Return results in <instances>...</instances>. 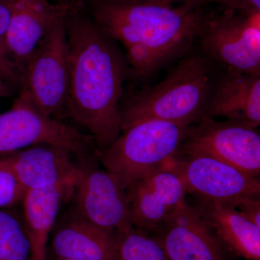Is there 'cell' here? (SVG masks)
I'll list each match as a JSON object with an SVG mask.
<instances>
[{
	"mask_svg": "<svg viewBox=\"0 0 260 260\" xmlns=\"http://www.w3.org/2000/svg\"><path fill=\"white\" fill-rule=\"evenodd\" d=\"M81 7L70 6L64 16L70 70L65 116L88 132L101 153L121 134L120 104L131 70L117 42Z\"/></svg>",
	"mask_w": 260,
	"mask_h": 260,
	"instance_id": "cell-1",
	"label": "cell"
},
{
	"mask_svg": "<svg viewBox=\"0 0 260 260\" xmlns=\"http://www.w3.org/2000/svg\"><path fill=\"white\" fill-rule=\"evenodd\" d=\"M92 19L123 45L149 48L165 64L192 49L211 12L190 3L174 7L153 0H93Z\"/></svg>",
	"mask_w": 260,
	"mask_h": 260,
	"instance_id": "cell-2",
	"label": "cell"
},
{
	"mask_svg": "<svg viewBox=\"0 0 260 260\" xmlns=\"http://www.w3.org/2000/svg\"><path fill=\"white\" fill-rule=\"evenodd\" d=\"M219 70L192 48L158 83L136 88L127 82L120 104L121 132L149 120L194 125L203 119Z\"/></svg>",
	"mask_w": 260,
	"mask_h": 260,
	"instance_id": "cell-3",
	"label": "cell"
},
{
	"mask_svg": "<svg viewBox=\"0 0 260 260\" xmlns=\"http://www.w3.org/2000/svg\"><path fill=\"white\" fill-rule=\"evenodd\" d=\"M189 127L167 121H142L122 130L101 152L99 161L126 188L167 166L177 155Z\"/></svg>",
	"mask_w": 260,
	"mask_h": 260,
	"instance_id": "cell-4",
	"label": "cell"
},
{
	"mask_svg": "<svg viewBox=\"0 0 260 260\" xmlns=\"http://www.w3.org/2000/svg\"><path fill=\"white\" fill-rule=\"evenodd\" d=\"M64 16L51 25L29 56L20 93L43 114L59 121L65 116L70 82Z\"/></svg>",
	"mask_w": 260,
	"mask_h": 260,
	"instance_id": "cell-5",
	"label": "cell"
},
{
	"mask_svg": "<svg viewBox=\"0 0 260 260\" xmlns=\"http://www.w3.org/2000/svg\"><path fill=\"white\" fill-rule=\"evenodd\" d=\"M198 40L219 69L260 75V10L210 13Z\"/></svg>",
	"mask_w": 260,
	"mask_h": 260,
	"instance_id": "cell-6",
	"label": "cell"
},
{
	"mask_svg": "<svg viewBox=\"0 0 260 260\" xmlns=\"http://www.w3.org/2000/svg\"><path fill=\"white\" fill-rule=\"evenodd\" d=\"M39 144L69 147L85 157L99 152L90 135L44 115L20 94L11 109L0 114V157Z\"/></svg>",
	"mask_w": 260,
	"mask_h": 260,
	"instance_id": "cell-7",
	"label": "cell"
},
{
	"mask_svg": "<svg viewBox=\"0 0 260 260\" xmlns=\"http://www.w3.org/2000/svg\"><path fill=\"white\" fill-rule=\"evenodd\" d=\"M177 154L207 155L259 177V133L242 123L203 118L189 126Z\"/></svg>",
	"mask_w": 260,
	"mask_h": 260,
	"instance_id": "cell-8",
	"label": "cell"
},
{
	"mask_svg": "<svg viewBox=\"0 0 260 260\" xmlns=\"http://www.w3.org/2000/svg\"><path fill=\"white\" fill-rule=\"evenodd\" d=\"M88 162L80 172L72 199L75 211L98 226L121 232L134 226L127 189L119 178Z\"/></svg>",
	"mask_w": 260,
	"mask_h": 260,
	"instance_id": "cell-9",
	"label": "cell"
},
{
	"mask_svg": "<svg viewBox=\"0 0 260 260\" xmlns=\"http://www.w3.org/2000/svg\"><path fill=\"white\" fill-rule=\"evenodd\" d=\"M168 165L180 176L187 193L197 198L232 205L240 198L260 196L259 177L247 175L212 157L177 154Z\"/></svg>",
	"mask_w": 260,
	"mask_h": 260,
	"instance_id": "cell-10",
	"label": "cell"
},
{
	"mask_svg": "<svg viewBox=\"0 0 260 260\" xmlns=\"http://www.w3.org/2000/svg\"><path fill=\"white\" fill-rule=\"evenodd\" d=\"M154 232L169 260H227L224 246L186 200Z\"/></svg>",
	"mask_w": 260,
	"mask_h": 260,
	"instance_id": "cell-11",
	"label": "cell"
},
{
	"mask_svg": "<svg viewBox=\"0 0 260 260\" xmlns=\"http://www.w3.org/2000/svg\"><path fill=\"white\" fill-rule=\"evenodd\" d=\"M127 193L133 225L154 232L186 200L187 189L179 174L167 164L141 178Z\"/></svg>",
	"mask_w": 260,
	"mask_h": 260,
	"instance_id": "cell-12",
	"label": "cell"
},
{
	"mask_svg": "<svg viewBox=\"0 0 260 260\" xmlns=\"http://www.w3.org/2000/svg\"><path fill=\"white\" fill-rule=\"evenodd\" d=\"M7 155L25 191L49 187L76 179L90 162L83 165L77 162L76 158H99L83 156L69 147L52 144L32 145Z\"/></svg>",
	"mask_w": 260,
	"mask_h": 260,
	"instance_id": "cell-13",
	"label": "cell"
},
{
	"mask_svg": "<svg viewBox=\"0 0 260 260\" xmlns=\"http://www.w3.org/2000/svg\"><path fill=\"white\" fill-rule=\"evenodd\" d=\"M203 118L260 124V75L220 70L210 90Z\"/></svg>",
	"mask_w": 260,
	"mask_h": 260,
	"instance_id": "cell-14",
	"label": "cell"
},
{
	"mask_svg": "<svg viewBox=\"0 0 260 260\" xmlns=\"http://www.w3.org/2000/svg\"><path fill=\"white\" fill-rule=\"evenodd\" d=\"M12 16L5 44L11 59L23 73L24 66L46 32L64 16L70 5L47 0H10Z\"/></svg>",
	"mask_w": 260,
	"mask_h": 260,
	"instance_id": "cell-15",
	"label": "cell"
},
{
	"mask_svg": "<svg viewBox=\"0 0 260 260\" xmlns=\"http://www.w3.org/2000/svg\"><path fill=\"white\" fill-rule=\"evenodd\" d=\"M53 229L51 249L56 258L114 260L117 233L92 223L74 213Z\"/></svg>",
	"mask_w": 260,
	"mask_h": 260,
	"instance_id": "cell-16",
	"label": "cell"
},
{
	"mask_svg": "<svg viewBox=\"0 0 260 260\" xmlns=\"http://www.w3.org/2000/svg\"><path fill=\"white\" fill-rule=\"evenodd\" d=\"M78 179L25 191L22 203L24 222L30 242V260H47L49 238L61 207L72 199Z\"/></svg>",
	"mask_w": 260,
	"mask_h": 260,
	"instance_id": "cell-17",
	"label": "cell"
},
{
	"mask_svg": "<svg viewBox=\"0 0 260 260\" xmlns=\"http://www.w3.org/2000/svg\"><path fill=\"white\" fill-rule=\"evenodd\" d=\"M194 206L224 247L244 259L260 260V228L224 202L197 198Z\"/></svg>",
	"mask_w": 260,
	"mask_h": 260,
	"instance_id": "cell-18",
	"label": "cell"
},
{
	"mask_svg": "<svg viewBox=\"0 0 260 260\" xmlns=\"http://www.w3.org/2000/svg\"><path fill=\"white\" fill-rule=\"evenodd\" d=\"M13 208H0V260H30L23 215Z\"/></svg>",
	"mask_w": 260,
	"mask_h": 260,
	"instance_id": "cell-19",
	"label": "cell"
},
{
	"mask_svg": "<svg viewBox=\"0 0 260 260\" xmlns=\"http://www.w3.org/2000/svg\"><path fill=\"white\" fill-rule=\"evenodd\" d=\"M116 233L114 260H169L161 246L140 229L133 226Z\"/></svg>",
	"mask_w": 260,
	"mask_h": 260,
	"instance_id": "cell-20",
	"label": "cell"
},
{
	"mask_svg": "<svg viewBox=\"0 0 260 260\" xmlns=\"http://www.w3.org/2000/svg\"><path fill=\"white\" fill-rule=\"evenodd\" d=\"M25 191L15 176L8 155L0 157V208H14L22 203Z\"/></svg>",
	"mask_w": 260,
	"mask_h": 260,
	"instance_id": "cell-21",
	"label": "cell"
},
{
	"mask_svg": "<svg viewBox=\"0 0 260 260\" xmlns=\"http://www.w3.org/2000/svg\"><path fill=\"white\" fill-rule=\"evenodd\" d=\"M0 80L8 86H21L22 74L9 54L0 48Z\"/></svg>",
	"mask_w": 260,
	"mask_h": 260,
	"instance_id": "cell-22",
	"label": "cell"
},
{
	"mask_svg": "<svg viewBox=\"0 0 260 260\" xmlns=\"http://www.w3.org/2000/svg\"><path fill=\"white\" fill-rule=\"evenodd\" d=\"M233 206L248 220L260 228L259 197H249L238 199Z\"/></svg>",
	"mask_w": 260,
	"mask_h": 260,
	"instance_id": "cell-23",
	"label": "cell"
},
{
	"mask_svg": "<svg viewBox=\"0 0 260 260\" xmlns=\"http://www.w3.org/2000/svg\"><path fill=\"white\" fill-rule=\"evenodd\" d=\"M215 3L221 7L223 10L246 13V12L260 10V0H201L200 6Z\"/></svg>",
	"mask_w": 260,
	"mask_h": 260,
	"instance_id": "cell-24",
	"label": "cell"
},
{
	"mask_svg": "<svg viewBox=\"0 0 260 260\" xmlns=\"http://www.w3.org/2000/svg\"><path fill=\"white\" fill-rule=\"evenodd\" d=\"M12 16V5L10 0H0V48L7 50L5 39L9 28Z\"/></svg>",
	"mask_w": 260,
	"mask_h": 260,
	"instance_id": "cell-25",
	"label": "cell"
},
{
	"mask_svg": "<svg viewBox=\"0 0 260 260\" xmlns=\"http://www.w3.org/2000/svg\"><path fill=\"white\" fill-rule=\"evenodd\" d=\"M153 1L161 3V4L171 5V6H173L174 3H181L182 4L190 3V4L199 5L200 1H201V0H153ZM199 6H200V5H199Z\"/></svg>",
	"mask_w": 260,
	"mask_h": 260,
	"instance_id": "cell-26",
	"label": "cell"
},
{
	"mask_svg": "<svg viewBox=\"0 0 260 260\" xmlns=\"http://www.w3.org/2000/svg\"><path fill=\"white\" fill-rule=\"evenodd\" d=\"M11 95V90L10 87L4 82L0 80V98L9 97Z\"/></svg>",
	"mask_w": 260,
	"mask_h": 260,
	"instance_id": "cell-27",
	"label": "cell"
},
{
	"mask_svg": "<svg viewBox=\"0 0 260 260\" xmlns=\"http://www.w3.org/2000/svg\"><path fill=\"white\" fill-rule=\"evenodd\" d=\"M91 1L93 0H63L61 3L69 5L70 6H82L83 3H86L88 4Z\"/></svg>",
	"mask_w": 260,
	"mask_h": 260,
	"instance_id": "cell-28",
	"label": "cell"
},
{
	"mask_svg": "<svg viewBox=\"0 0 260 260\" xmlns=\"http://www.w3.org/2000/svg\"><path fill=\"white\" fill-rule=\"evenodd\" d=\"M56 260H75V259H65V258H56Z\"/></svg>",
	"mask_w": 260,
	"mask_h": 260,
	"instance_id": "cell-29",
	"label": "cell"
}]
</instances>
